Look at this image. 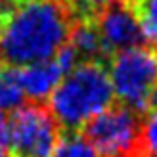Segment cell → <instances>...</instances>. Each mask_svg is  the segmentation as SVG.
I'll return each mask as SVG.
<instances>
[{
	"label": "cell",
	"mask_w": 157,
	"mask_h": 157,
	"mask_svg": "<svg viewBox=\"0 0 157 157\" xmlns=\"http://www.w3.org/2000/svg\"><path fill=\"white\" fill-rule=\"evenodd\" d=\"M75 19L65 0H0V48L6 65L25 67L56 58Z\"/></svg>",
	"instance_id": "1"
},
{
	"label": "cell",
	"mask_w": 157,
	"mask_h": 157,
	"mask_svg": "<svg viewBox=\"0 0 157 157\" xmlns=\"http://www.w3.org/2000/svg\"><path fill=\"white\" fill-rule=\"evenodd\" d=\"M115 100L107 63L82 61L59 81L48 98V109L63 132H81L94 115Z\"/></svg>",
	"instance_id": "2"
},
{
	"label": "cell",
	"mask_w": 157,
	"mask_h": 157,
	"mask_svg": "<svg viewBox=\"0 0 157 157\" xmlns=\"http://www.w3.org/2000/svg\"><path fill=\"white\" fill-rule=\"evenodd\" d=\"M142 124V113L117 101L94 115L81 134L100 157H144Z\"/></svg>",
	"instance_id": "3"
},
{
	"label": "cell",
	"mask_w": 157,
	"mask_h": 157,
	"mask_svg": "<svg viewBox=\"0 0 157 157\" xmlns=\"http://www.w3.org/2000/svg\"><path fill=\"white\" fill-rule=\"evenodd\" d=\"M113 94L119 104L138 113L147 111L150 94L157 86V50L142 44L111 56L107 63Z\"/></svg>",
	"instance_id": "4"
},
{
	"label": "cell",
	"mask_w": 157,
	"mask_h": 157,
	"mask_svg": "<svg viewBox=\"0 0 157 157\" xmlns=\"http://www.w3.org/2000/svg\"><path fill=\"white\" fill-rule=\"evenodd\" d=\"M61 140V128L48 105L23 104L8 119L10 157H52Z\"/></svg>",
	"instance_id": "5"
},
{
	"label": "cell",
	"mask_w": 157,
	"mask_h": 157,
	"mask_svg": "<svg viewBox=\"0 0 157 157\" xmlns=\"http://www.w3.org/2000/svg\"><path fill=\"white\" fill-rule=\"evenodd\" d=\"M98 31L104 42L107 59L123 50L147 44L140 21L128 0H115L98 13Z\"/></svg>",
	"instance_id": "6"
},
{
	"label": "cell",
	"mask_w": 157,
	"mask_h": 157,
	"mask_svg": "<svg viewBox=\"0 0 157 157\" xmlns=\"http://www.w3.org/2000/svg\"><path fill=\"white\" fill-rule=\"evenodd\" d=\"M17 77L21 82V88L25 92V98H31L33 101H40L50 98L54 88L63 78V69L59 67L56 58L40 63H31L25 67H17Z\"/></svg>",
	"instance_id": "7"
},
{
	"label": "cell",
	"mask_w": 157,
	"mask_h": 157,
	"mask_svg": "<svg viewBox=\"0 0 157 157\" xmlns=\"http://www.w3.org/2000/svg\"><path fill=\"white\" fill-rule=\"evenodd\" d=\"M25 104V92L21 88L17 67L0 65V111H15Z\"/></svg>",
	"instance_id": "8"
},
{
	"label": "cell",
	"mask_w": 157,
	"mask_h": 157,
	"mask_svg": "<svg viewBox=\"0 0 157 157\" xmlns=\"http://www.w3.org/2000/svg\"><path fill=\"white\" fill-rule=\"evenodd\" d=\"M140 21L146 42L157 48V0H128Z\"/></svg>",
	"instance_id": "9"
},
{
	"label": "cell",
	"mask_w": 157,
	"mask_h": 157,
	"mask_svg": "<svg viewBox=\"0 0 157 157\" xmlns=\"http://www.w3.org/2000/svg\"><path fill=\"white\" fill-rule=\"evenodd\" d=\"M52 157H100L81 132H65Z\"/></svg>",
	"instance_id": "10"
},
{
	"label": "cell",
	"mask_w": 157,
	"mask_h": 157,
	"mask_svg": "<svg viewBox=\"0 0 157 157\" xmlns=\"http://www.w3.org/2000/svg\"><path fill=\"white\" fill-rule=\"evenodd\" d=\"M142 151H144V157H157V111H151L144 119Z\"/></svg>",
	"instance_id": "11"
},
{
	"label": "cell",
	"mask_w": 157,
	"mask_h": 157,
	"mask_svg": "<svg viewBox=\"0 0 157 157\" xmlns=\"http://www.w3.org/2000/svg\"><path fill=\"white\" fill-rule=\"evenodd\" d=\"M0 157H10L8 153V117L0 111Z\"/></svg>",
	"instance_id": "12"
},
{
	"label": "cell",
	"mask_w": 157,
	"mask_h": 157,
	"mask_svg": "<svg viewBox=\"0 0 157 157\" xmlns=\"http://www.w3.org/2000/svg\"><path fill=\"white\" fill-rule=\"evenodd\" d=\"M147 111H157V86L150 94V101H147Z\"/></svg>",
	"instance_id": "13"
},
{
	"label": "cell",
	"mask_w": 157,
	"mask_h": 157,
	"mask_svg": "<svg viewBox=\"0 0 157 157\" xmlns=\"http://www.w3.org/2000/svg\"><path fill=\"white\" fill-rule=\"evenodd\" d=\"M4 63V58H2V48H0V65Z\"/></svg>",
	"instance_id": "14"
}]
</instances>
